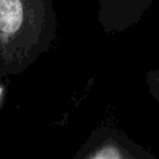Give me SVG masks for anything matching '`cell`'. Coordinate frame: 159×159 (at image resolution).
<instances>
[{"instance_id":"cell-2","label":"cell","mask_w":159,"mask_h":159,"mask_svg":"<svg viewBox=\"0 0 159 159\" xmlns=\"http://www.w3.org/2000/svg\"><path fill=\"white\" fill-rule=\"evenodd\" d=\"M72 159H158L153 153L112 124L97 125Z\"/></svg>"},{"instance_id":"cell-4","label":"cell","mask_w":159,"mask_h":159,"mask_svg":"<svg viewBox=\"0 0 159 159\" xmlns=\"http://www.w3.org/2000/svg\"><path fill=\"white\" fill-rule=\"evenodd\" d=\"M1 98H2V88L0 87V103H1Z\"/></svg>"},{"instance_id":"cell-1","label":"cell","mask_w":159,"mask_h":159,"mask_svg":"<svg viewBox=\"0 0 159 159\" xmlns=\"http://www.w3.org/2000/svg\"><path fill=\"white\" fill-rule=\"evenodd\" d=\"M52 0H0V76H19L53 45Z\"/></svg>"},{"instance_id":"cell-3","label":"cell","mask_w":159,"mask_h":159,"mask_svg":"<svg viewBox=\"0 0 159 159\" xmlns=\"http://www.w3.org/2000/svg\"><path fill=\"white\" fill-rule=\"evenodd\" d=\"M145 86L150 96L159 103V68H153L145 72Z\"/></svg>"}]
</instances>
